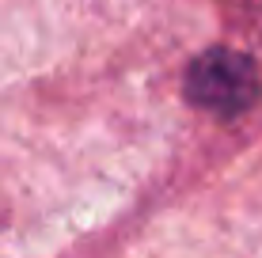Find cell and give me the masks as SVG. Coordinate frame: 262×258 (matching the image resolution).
Segmentation results:
<instances>
[{"mask_svg": "<svg viewBox=\"0 0 262 258\" xmlns=\"http://www.w3.org/2000/svg\"><path fill=\"white\" fill-rule=\"evenodd\" d=\"M183 95L198 110H209L216 118H239L262 95V76L251 53L232 46H209L186 65Z\"/></svg>", "mask_w": 262, "mask_h": 258, "instance_id": "cell-1", "label": "cell"}]
</instances>
